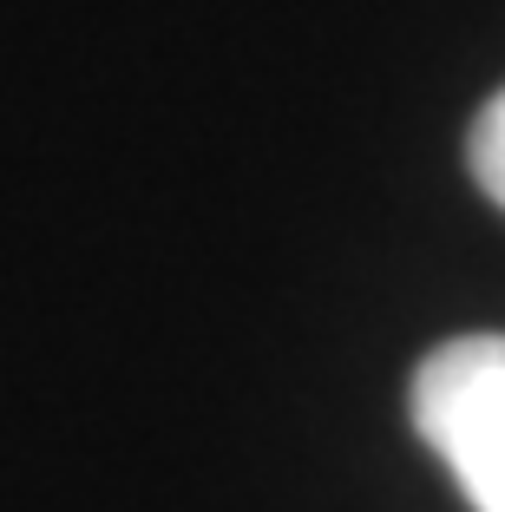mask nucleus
Listing matches in <instances>:
<instances>
[{
  "label": "nucleus",
  "instance_id": "obj_1",
  "mask_svg": "<svg viewBox=\"0 0 505 512\" xmlns=\"http://www.w3.org/2000/svg\"><path fill=\"white\" fill-rule=\"evenodd\" d=\"M414 427L473 512H505V335L440 342L414 375Z\"/></svg>",
  "mask_w": 505,
  "mask_h": 512
},
{
  "label": "nucleus",
  "instance_id": "obj_2",
  "mask_svg": "<svg viewBox=\"0 0 505 512\" xmlns=\"http://www.w3.org/2000/svg\"><path fill=\"white\" fill-rule=\"evenodd\" d=\"M466 165H473L479 191L505 211V92H492L486 112L473 119V138H466Z\"/></svg>",
  "mask_w": 505,
  "mask_h": 512
}]
</instances>
